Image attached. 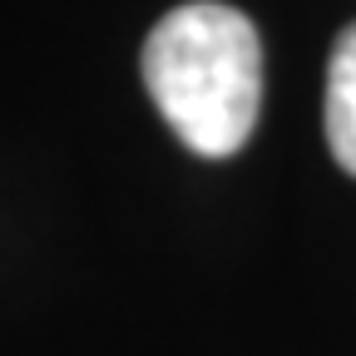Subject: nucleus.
<instances>
[{
  "instance_id": "obj_2",
  "label": "nucleus",
  "mask_w": 356,
  "mask_h": 356,
  "mask_svg": "<svg viewBox=\"0 0 356 356\" xmlns=\"http://www.w3.org/2000/svg\"><path fill=\"white\" fill-rule=\"evenodd\" d=\"M327 144L337 163L356 178V25L337 35L327 65Z\"/></svg>"
},
{
  "instance_id": "obj_1",
  "label": "nucleus",
  "mask_w": 356,
  "mask_h": 356,
  "mask_svg": "<svg viewBox=\"0 0 356 356\" xmlns=\"http://www.w3.org/2000/svg\"><path fill=\"white\" fill-rule=\"evenodd\" d=\"M144 84L193 154L228 159L262 109V40L243 10L213 0L178 6L144 40Z\"/></svg>"
}]
</instances>
